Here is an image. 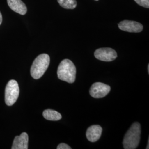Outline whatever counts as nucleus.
Wrapping results in <instances>:
<instances>
[{"label":"nucleus","instance_id":"obj_1","mask_svg":"<svg viewBox=\"0 0 149 149\" xmlns=\"http://www.w3.org/2000/svg\"><path fill=\"white\" fill-rule=\"evenodd\" d=\"M140 135L141 126L140 123H134L124 136L123 141L124 149H136L140 143Z\"/></svg>","mask_w":149,"mask_h":149},{"label":"nucleus","instance_id":"obj_2","mask_svg":"<svg viewBox=\"0 0 149 149\" xmlns=\"http://www.w3.org/2000/svg\"><path fill=\"white\" fill-rule=\"evenodd\" d=\"M57 74L60 80L70 84L74 83L76 79V67L70 60L64 59L59 64Z\"/></svg>","mask_w":149,"mask_h":149},{"label":"nucleus","instance_id":"obj_3","mask_svg":"<svg viewBox=\"0 0 149 149\" xmlns=\"http://www.w3.org/2000/svg\"><path fill=\"white\" fill-rule=\"evenodd\" d=\"M50 56L47 54H42L34 60L31 68V74L36 80L41 78L50 64Z\"/></svg>","mask_w":149,"mask_h":149},{"label":"nucleus","instance_id":"obj_4","mask_svg":"<svg viewBox=\"0 0 149 149\" xmlns=\"http://www.w3.org/2000/svg\"><path fill=\"white\" fill-rule=\"evenodd\" d=\"M5 100L6 104L11 106L17 101L19 94V87L16 80L9 81L6 86Z\"/></svg>","mask_w":149,"mask_h":149},{"label":"nucleus","instance_id":"obj_5","mask_svg":"<svg viewBox=\"0 0 149 149\" xmlns=\"http://www.w3.org/2000/svg\"><path fill=\"white\" fill-rule=\"evenodd\" d=\"M111 91V87L102 82H95L90 89L91 96L95 98H101L106 96Z\"/></svg>","mask_w":149,"mask_h":149},{"label":"nucleus","instance_id":"obj_6","mask_svg":"<svg viewBox=\"0 0 149 149\" xmlns=\"http://www.w3.org/2000/svg\"><path fill=\"white\" fill-rule=\"evenodd\" d=\"M96 59L103 61H112L117 58V52L112 48H103L97 49L95 52Z\"/></svg>","mask_w":149,"mask_h":149},{"label":"nucleus","instance_id":"obj_7","mask_svg":"<svg viewBox=\"0 0 149 149\" xmlns=\"http://www.w3.org/2000/svg\"><path fill=\"white\" fill-rule=\"evenodd\" d=\"M119 28L125 32L140 33L143 29V25L137 22L124 20L118 24Z\"/></svg>","mask_w":149,"mask_h":149},{"label":"nucleus","instance_id":"obj_8","mask_svg":"<svg viewBox=\"0 0 149 149\" xmlns=\"http://www.w3.org/2000/svg\"><path fill=\"white\" fill-rule=\"evenodd\" d=\"M102 128L98 125H93L87 129L86 137L92 143L98 141L101 136Z\"/></svg>","mask_w":149,"mask_h":149},{"label":"nucleus","instance_id":"obj_9","mask_svg":"<svg viewBox=\"0 0 149 149\" xmlns=\"http://www.w3.org/2000/svg\"><path fill=\"white\" fill-rule=\"evenodd\" d=\"M28 135L24 132L19 135L17 136L13 140L12 149H28Z\"/></svg>","mask_w":149,"mask_h":149},{"label":"nucleus","instance_id":"obj_10","mask_svg":"<svg viewBox=\"0 0 149 149\" xmlns=\"http://www.w3.org/2000/svg\"><path fill=\"white\" fill-rule=\"evenodd\" d=\"M8 5L12 10L21 15L27 13V8L21 0H7Z\"/></svg>","mask_w":149,"mask_h":149},{"label":"nucleus","instance_id":"obj_11","mask_svg":"<svg viewBox=\"0 0 149 149\" xmlns=\"http://www.w3.org/2000/svg\"><path fill=\"white\" fill-rule=\"evenodd\" d=\"M43 116L45 119L51 121H58L62 118L60 113L51 109L45 110L43 112Z\"/></svg>","mask_w":149,"mask_h":149},{"label":"nucleus","instance_id":"obj_12","mask_svg":"<svg viewBox=\"0 0 149 149\" xmlns=\"http://www.w3.org/2000/svg\"><path fill=\"white\" fill-rule=\"evenodd\" d=\"M59 5L66 9H74L77 6L76 0H58Z\"/></svg>","mask_w":149,"mask_h":149},{"label":"nucleus","instance_id":"obj_13","mask_svg":"<svg viewBox=\"0 0 149 149\" xmlns=\"http://www.w3.org/2000/svg\"><path fill=\"white\" fill-rule=\"evenodd\" d=\"M139 5L143 6L145 8H149V0H134Z\"/></svg>","mask_w":149,"mask_h":149},{"label":"nucleus","instance_id":"obj_14","mask_svg":"<svg viewBox=\"0 0 149 149\" xmlns=\"http://www.w3.org/2000/svg\"><path fill=\"white\" fill-rule=\"evenodd\" d=\"M57 149H71V148L68 144L61 143L57 146Z\"/></svg>","mask_w":149,"mask_h":149},{"label":"nucleus","instance_id":"obj_15","mask_svg":"<svg viewBox=\"0 0 149 149\" xmlns=\"http://www.w3.org/2000/svg\"><path fill=\"white\" fill-rule=\"evenodd\" d=\"M2 22V14L0 12V25L1 24Z\"/></svg>","mask_w":149,"mask_h":149},{"label":"nucleus","instance_id":"obj_16","mask_svg":"<svg viewBox=\"0 0 149 149\" xmlns=\"http://www.w3.org/2000/svg\"><path fill=\"white\" fill-rule=\"evenodd\" d=\"M148 73H149V65H148Z\"/></svg>","mask_w":149,"mask_h":149},{"label":"nucleus","instance_id":"obj_17","mask_svg":"<svg viewBox=\"0 0 149 149\" xmlns=\"http://www.w3.org/2000/svg\"><path fill=\"white\" fill-rule=\"evenodd\" d=\"M95 1H98V0H95Z\"/></svg>","mask_w":149,"mask_h":149}]
</instances>
